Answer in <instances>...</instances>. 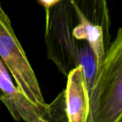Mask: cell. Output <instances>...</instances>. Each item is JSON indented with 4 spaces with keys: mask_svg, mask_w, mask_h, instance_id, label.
<instances>
[{
    "mask_svg": "<svg viewBox=\"0 0 122 122\" xmlns=\"http://www.w3.org/2000/svg\"><path fill=\"white\" fill-rule=\"evenodd\" d=\"M47 56L68 76L78 62V46L87 41L97 59V70L111 43L107 0H60L45 10Z\"/></svg>",
    "mask_w": 122,
    "mask_h": 122,
    "instance_id": "1",
    "label": "cell"
},
{
    "mask_svg": "<svg viewBox=\"0 0 122 122\" xmlns=\"http://www.w3.org/2000/svg\"><path fill=\"white\" fill-rule=\"evenodd\" d=\"M89 106L88 122H122V27L97 70Z\"/></svg>",
    "mask_w": 122,
    "mask_h": 122,
    "instance_id": "2",
    "label": "cell"
},
{
    "mask_svg": "<svg viewBox=\"0 0 122 122\" xmlns=\"http://www.w3.org/2000/svg\"><path fill=\"white\" fill-rule=\"evenodd\" d=\"M0 56L12 75L17 87L31 102L47 114L50 122L48 107L43 98L35 74L1 4Z\"/></svg>",
    "mask_w": 122,
    "mask_h": 122,
    "instance_id": "3",
    "label": "cell"
},
{
    "mask_svg": "<svg viewBox=\"0 0 122 122\" xmlns=\"http://www.w3.org/2000/svg\"><path fill=\"white\" fill-rule=\"evenodd\" d=\"M0 100L16 121L48 122L47 114L31 102L17 87L0 61Z\"/></svg>",
    "mask_w": 122,
    "mask_h": 122,
    "instance_id": "4",
    "label": "cell"
},
{
    "mask_svg": "<svg viewBox=\"0 0 122 122\" xmlns=\"http://www.w3.org/2000/svg\"><path fill=\"white\" fill-rule=\"evenodd\" d=\"M64 92L66 114L68 122H88L89 116V92L83 68L73 69L67 76Z\"/></svg>",
    "mask_w": 122,
    "mask_h": 122,
    "instance_id": "5",
    "label": "cell"
},
{
    "mask_svg": "<svg viewBox=\"0 0 122 122\" xmlns=\"http://www.w3.org/2000/svg\"><path fill=\"white\" fill-rule=\"evenodd\" d=\"M78 62L83 68L88 92L93 84L97 72V59L96 54L88 42L84 41L78 46Z\"/></svg>",
    "mask_w": 122,
    "mask_h": 122,
    "instance_id": "6",
    "label": "cell"
},
{
    "mask_svg": "<svg viewBox=\"0 0 122 122\" xmlns=\"http://www.w3.org/2000/svg\"><path fill=\"white\" fill-rule=\"evenodd\" d=\"M50 122H68L64 92L60 93L58 97L50 104H47Z\"/></svg>",
    "mask_w": 122,
    "mask_h": 122,
    "instance_id": "7",
    "label": "cell"
},
{
    "mask_svg": "<svg viewBox=\"0 0 122 122\" xmlns=\"http://www.w3.org/2000/svg\"><path fill=\"white\" fill-rule=\"evenodd\" d=\"M60 1V0H38V1L41 4V5L44 6L45 10L49 9L52 6L55 5Z\"/></svg>",
    "mask_w": 122,
    "mask_h": 122,
    "instance_id": "8",
    "label": "cell"
}]
</instances>
